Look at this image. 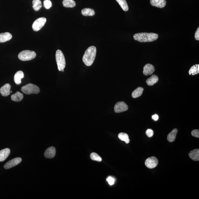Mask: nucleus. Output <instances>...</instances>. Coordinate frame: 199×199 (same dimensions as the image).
I'll return each mask as SVG.
<instances>
[{"label": "nucleus", "mask_w": 199, "mask_h": 199, "mask_svg": "<svg viewBox=\"0 0 199 199\" xmlns=\"http://www.w3.org/2000/svg\"><path fill=\"white\" fill-rule=\"evenodd\" d=\"M96 54V48L91 46L87 49L83 57V61L87 66H91L95 60Z\"/></svg>", "instance_id": "nucleus-1"}, {"label": "nucleus", "mask_w": 199, "mask_h": 199, "mask_svg": "<svg viewBox=\"0 0 199 199\" xmlns=\"http://www.w3.org/2000/svg\"><path fill=\"white\" fill-rule=\"evenodd\" d=\"M158 37L157 34L146 33L135 34L133 36L134 40L141 42L154 41L157 40Z\"/></svg>", "instance_id": "nucleus-2"}, {"label": "nucleus", "mask_w": 199, "mask_h": 199, "mask_svg": "<svg viewBox=\"0 0 199 199\" xmlns=\"http://www.w3.org/2000/svg\"><path fill=\"white\" fill-rule=\"evenodd\" d=\"M56 60L59 71H61L65 67L66 61L63 54L60 50H57L56 52Z\"/></svg>", "instance_id": "nucleus-3"}, {"label": "nucleus", "mask_w": 199, "mask_h": 199, "mask_svg": "<svg viewBox=\"0 0 199 199\" xmlns=\"http://www.w3.org/2000/svg\"><path fill=\"white\" fill-rule=\"evenodd\" d=\"M36 54L34 51L28 50L22 51L18 55V58L22 61L32 60L36 57Z\"/></svg>", "instance_id": "nucleus-4"}, {"label": "nucleus", "mask_w": 199, "mask_h": 199, "mask_svg": "<svg viewBox=\"0 0 199 199\" xmlns=\"http://www.w3.org/2000/svg\"><path fill=\"white\" fill-rule=\"evenodd\" d=\"M21 91L25 94L28 95L38 94L40 92V88L38 87L32 83H29L22 87Z\"/></svg>", "instance_id": "nucleus-5"}, {"label": "nucleus", "mask_w": 199, "mask_h": 199, "mask_svg": "<svg viewBox=\"0 0 199 199\" xmlns=\"http://www.w3.org/2000/svg\"><path fill=\"white\" fill-rule=\"evenodd\" d=\"M46 21V18L44 17L37 18L34 22L33 25H32V28H33V30L35 32H37L40 30L45 25Z\"/></svg>", "instance_id": "nucleus-6"}, {"label": "nucleus", "mask_w": 199, "mask_h": 199, "mask_svg": "<svg viewBox=\"0 0 199 199\" xmlns=\"http://www.w3.org/2000/svg\"><path fill=\"white\" fill-rule=\"evenodd\" d=\"M128 109V105L124 101H119L116 103L114 107L115 113H120L126 111Z\"/></svg>", "instance_id": "nucleus-7"}, {"label": "nucleus", "mask_w": 199, "mask_h": 199, "mask_svg": "<svg viewBox=\"0 0 199 199\" xmlns=\"http://www.w3.org/2000/svg\"><path fill=\"white\" fill-rule=\"evenodd\" d=\"M158 164V161L157 158L154 156L148 158L145 162L146 166L149 169H153L156 167Z\"/></svg>", "instance_id": "nucleus-8"}, {"label": "nucleus", "mask_w": 199, "mask_h": 199, "mask_svg": "<svg viewBox=\"0 0 199 199\" xmlns=\"http://www.w3.org/2000/svg\"><path fill=\"white\" fill-rule=\"evenodd\" d=\"M22 159L20 158H17L8 161L4 165L5 169H8L19 164L21 162Z\"/></svg>", "instance_id": "nucleus-9"}, {"label": "nucleus", "mask_w": 199, "mask_h": 199, "mask_svg": "<svg viewBox=\"0 0 199 199\" xmlns=\"http://www.w3.org/2000/svg\"><path fill=\"white\" fill-rule=\"evenodd\" d=\"M11 85L9 83H7L0 88V93L3 96H8L11 93Z\"/></svg>", "instance_id": "nucleus-10"}, {"label": "nucleus", "mask_w": 199, "mask_h": 199, "mask_svg": "<svg viewBox=\"0 0 199 199\" xmlns=\"http://www.w3.org/2000/svg\"><path fill=\"white\" fill-rule=\"evenodd\" d=\"M55 148L54 147H50L46 150L44 153V156L47 158L51 159L55 157L56 154Z\"/></svg>", "instance_id": "nucleus-11"}, {"label": "nucleus", "mask_w": 199, "mask_h": 199, "mask_svg": "<svg viewBox=\"0 0 199 199\" xmlns=\"http://www.w3.org/2000/svg\"><path fill=\"white\" fill-rule=\"evenodd\" d=\"M150 3L153 6L162 8L165 6L166 1V0H150Z\"/></svg>", "instance_id": "nucleus-12"}, {"label": "nucleus", "mask_w": 199, "mask_h": 199, "mask_svg": "<svg viewBox=\"0 0 199 199\" xmlns=\"http://www.w3.org/2000/svg\"><path fill=\"white\" fill-rule=\"evenodd\" d=\"M154 66L152 64H148L144 66L143 74L144 75L148 76L152 74L154 71Z\"/></svg>", "instance_id": "nucleus-13"}, {"label": "nucleus", "mask_w": 199, "mask_h": 199, "mask_svg": "<svg viewBox=\"0 0 199 199\" xmlns=\"http://www.w3.org/2000/svg\"><path fill=\"white\" fill-rule=\"evenodd\" d=\"M11 152V150L9 148L4 149L0 151V161H4L8 157Z\"/></svg>", "instance_id": "nucleus-14"}, {"label": "nucleus", "mask_w": 199, "mask_h": 199, "mask_svg": "<svg viewBox=\"0 0 199 199\" xmlns=\"http://www.w3.org/2000/svg\"><path fill=\"white\" fill-rule=\"evenodd\" d=\"M12 37L11 34L8 32L0 34V43L5 42L11 40Z\"/></svg>", "instance_id": "nucleus-15"}, {"label": "nucleus", "mask_w": 199, "mask_h": 199, "mask_svg": "<svg viewBox=\"0 0 199 199\" xmlns=\"http://www.w3.org/2000/svg\"><path fill=\"white\" fill-rule=\"evenodd\" d=\"M189 156L194 161H199V149H195L190 151L189 153Z\"/></svg>", "instance_id": "nucleus-16"}, {"label": "nucleus", "mask_w": 199, "mask_h": 199, "mask_svg": "<svg viewBox=\"0 0 199 199\" xmlns=\"http://www.w3.org/2000/svg\"><path fill=\"white\" fill-rule=\"evenodd\" d=\"M24 77V73L22 71H20L17 72L15 74L14 80L16 84L17 85H19L21 83V79Z\"/></svg>", "instance_id": "nucleus-17"}, {"label": "nucleus", "mask_w": 199, "mask_h": 199, "mask_svg": "<svg viewBox=\"0 0 199 199\" xmlns=\"http://www.w3.org/2000/svg\"><path fill=\"white\" fill-rule=\"evenodd\" d=\"M158 80H159V78L158 76L156 75H153L151 77L148 78L146 81V83L148 85L152 86L157 83Z\"/></svg>", "instance_id": "nucleus-18"}, {"label": "nucleus", "mask_w": 199, "mask_h": 199, "mask_svg": "<svg viewBox=\"0 0 199 199\" xmlns=\"http://www.w3.org/2000/svg\"><path fill=\"white\" fill-rule=\"evenodd\" d=\"M178 132V130L176 128L173 129L168 134L167 139L170 142L174 141L176 138V135Z\"/></svg>", "instance_id": "nucleus-19"}, {"label": "nucleus", "mask_w": 199, "mask_h": 199, "mask_svg": "<svg viewBox=\"0 0 199 199\" xmlns=\"http://www.w3.org/2000/svg\"><path fill=\"white\" fill-rule=\"evenodd\" d=\"M144 91L143 88L142 87H138L132 92V96L133 98H139L142 94Z\"/></svg>", "instance_id": "nucleus-20"}, {"label": "nucleus", "mask_w": 199, "mask_h": 199, "mask_svg": "<svg viewBox=\"0 0 199 199\" xmlns=\"http://www.w3.org/2000/svg\"><path fill=\"white\" fill-rule=\"evenodd\" d=\"M23 95L19 91H17L15 94L11 96V100L13 101L19 102L23 99Z\"/></svg>", "instance_id": "nucleus-21"}, {"label": "nucleus", "mask_w": 199, "mask_h": 199, "mask_svg": "<svg viewBox=\"0 0 199 199\" xmlns=\"http://www.w3.org/2000/svg\"><path fill=\"white\" fill-rule=\"evenodd\" d=\"M81 14L84 16H93L95 15L94 10L91 8H85L81 10Z\"/></svg>", "instance_id": "nucleus-22"}, {"label": "nucleus", "mask_w": 199, "mask_h": 199, "mask_svg": "<svg viewBox=\"0 0 199 199\" xmlns=\"http://www.w3.org/2000/svg\"><path fill=\"white\" fill-rule=\"evenodd\" d=\"M63 5L65 7L73 8L76 6V3L74 0H64L62 2Z\"/></svg>", "instance_id": "nucleus-23"}, {"label": "nucleus", "mask_w": 199, "mask_h": 199, "mask_svg": "<svg viewBox=\"0 0 199 199\" xmlns=\"http://www.w3.org/2000/svg\"><path fill=\"white\" fill-rule=\"evenodd\" d=\"M199 73V65L196 64L192 66L189 71L188 73L190 75H194L198 74Z\"/></svg>", "instance_id": "nucleus-24"}, {"label": "nucleus", "mask_w": 199, "mask_h": 199, "mask_svg": "<svg viewBox=\"0 0 199 199\" xmlns=\"http://www.w3.org/2000/svg\"><path fill=\"white\" fill-rule=\"evenodd\" d=\"M118 137L121 140L124 141L126 144H128L130 142L128 135L127 134L125 133H120L118 134Z\"/></svg>", "instance_id": "nucleus-25"}, {"label": "nucleus", "mask_w": 199, "mask_h": 199, "mask_svg": "<svg viewBox=\"0 0 199 199\" xmlns=\"http://www.w3.org/2000/svg\"><path fill=\"white\" fill-rule=\"evenodd\" d=\"M33 8L35 11H38L42 8V3L40 0H33Z\"/></svg>", "instance_id": "nucleus-26"}, {"label": "nucleus", "mask_w": 199, "mask_h": 199, "mask_svg": "<svg viewBox=\"0 0 199 199\" xmlns=\"http://www.w3.org/2000/svg\"><path fill=\"white\" fill-rule=\"evenodd\" d=\"M122 8V10L125 12L128 11L129 8L126 0H116Z\"/></svg>", "instance_id": "nucleus-27"}, {"label": "nucleus", "mask_w": 199, "mask_h": 199, "mask_svg": "<svg viewBox=\"0 0 199 199\" xmlns=\"http://www.w3.org/2000/svg\"><path fill=\"white\" fill-rule=\"evenodd\" d=\"M91 159L93 161H96L100 162L102 161V158L96 153H92L90 155Z\"/></svg>", "instance_id": "nucleus-28"}, {"label": "nucleus", "mask_w": 199, "mask_h": 199, "mask_svg": "<svg viewBox=\"0 0 199 199\" xmlns=\"http://www.w3.org/2000/svg\"><path fill=\"white\" fill-rule=\"evenodd\" d=\"M52 6V2L50 0H45L44 1V6L46 9L50 8Z\"/></svg>", "instance_id": "nucleus-29"}, {"label": "nucleus", "mask_w": 199, "mask_h": 199, "mask_svg": "<svg viewBox=\"0 0 199 199\" xmlns=\"http://www.w3.org/2000/svg\"><path fill=\"white\" fill-rule=\"evenodd\" d=\"M146 135L149 138L152 137L154 135V131L152 129H148L146 131Z\"/></svg>", "instance_id": "nucleus-30"}, {"label": "nucleus", "mask_w": 199, "mask_h": 199, "mask_svg": "<svg viewBox=\"0 0 199 199\" xmlns=\"http://www.w3.org/2000/svg\"><path fill=\"white\" fill-rule=\"evenodd\" d=\"M107 181H108L109 184L110 185H113L115 182L114 178L110 176L108 177L107 178Z\"/></svg>", "instance_id": "nucleus-31"}, {"label": "nucleus", "mask_w": 199, "mask_h": 199, "mask_svg": "<svg viewBox=\"0 0 199 199\" xmlns=\"http://www.w3.org/2000/svg\"><path fill=\"white\" fill-rule=\"evenodd\" d=\"M191 135L193 137L199 138V131L198 130H195L192 131Z\"/></svg>", "instance_id": "nucleus-32"}, {"label": "nucleus", "mask_w": 199, "mask_h": 199, "mask_svg": "<svg viewBox=\"0 0 199 199\" xmlns=\"http://www.w3.org/2000/svg\"><path fill=\"white\" fill-rule=\"evenodd\" d=\"M195 38L197 40H199V28H198L195 34Z\"/></svg>", "instance_id": "nucleus-33"}, {"label": "nucleus", "mask_w": 199, "mask_h": 199, "mask_svg": "<svg viewBox=\"0 0 199 199\" xmlns=\"http://www.w3.org/2000/svg\"><path fill=\"white\" fill-rule=\"evenodd\" d=\"M152 118L153 120H154L155 121L158 120L159 119V116L157 114H155L152 115Z\"/></svg>", "instance_id": "nucleus-34"}, {"label": "nucleus", "mask_w": 199, "mask_h": 199, "mask_svg": "<svg viewBox=\"0 0 199 199\" xmlns=\"http://www.w3.org/2000/svg\"><path fill=\"white\" fill-rule=\"evenodd\" d=\"M61 71H62V72H63L64 71V69H63V70H62Z\"/></svg>", "instance_id": "nucleus-35"}]
</instances>
